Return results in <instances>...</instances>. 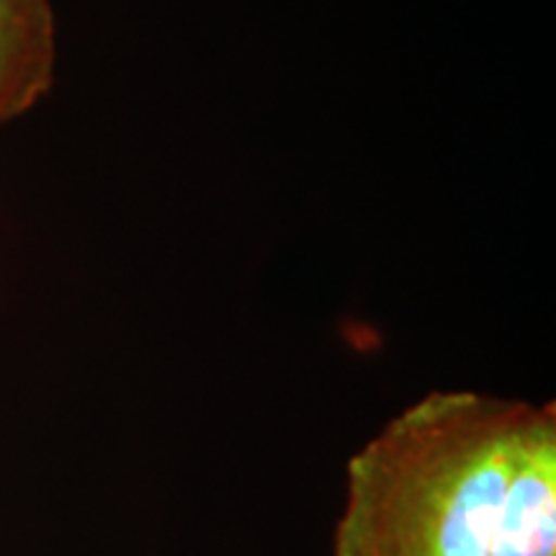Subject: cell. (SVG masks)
I'll return each instance as SVG.
<instances>
[{
    "label": "cell",
    "instance_id": "1",
    "mask_svg": "<svg viewBox=\"0 0 556 556\" xmlns=\"http://www.w3.org/2000/svg\"><path fill=\"white\" fill-rule=\"evenodd\" d=\"M332 556H556V409L430 392L348 462Z\"/></svg>",
    "mask_w": 556,
    "mask_h": 556
},
{
    "label": "cell",
    "instance_id": "2",
    "mask_svg": "<svg viewBox=\"0 0 556 556\" xmlns=\"http://www.w3.org/2000/svg\"><path fill=\"white\" fill-rule=\"evenodd\" d=\"M52 0H0V124L29 114L54 86Z\"/></svg>",
    "mask_w": 556,
    "mask_h": 556
}]
</instances>
